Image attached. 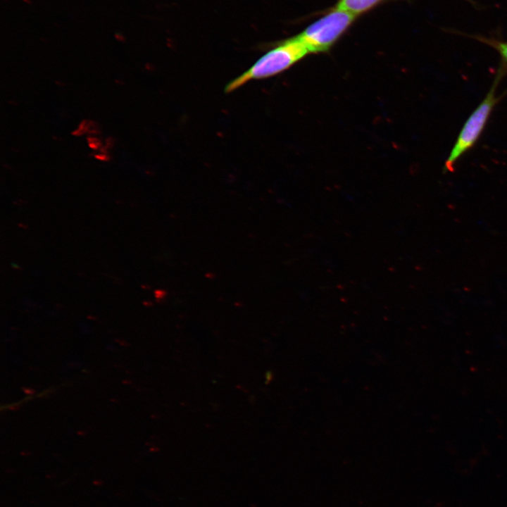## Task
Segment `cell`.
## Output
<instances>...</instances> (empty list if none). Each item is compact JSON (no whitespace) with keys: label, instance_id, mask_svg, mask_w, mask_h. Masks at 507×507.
Instances as JSON below:
<instances>
[{"label":"cell","instance_id":"cell-1","mask_svg":"<svg viewBox=\"0 0 507 507\" xmlns=\"http://www.w3.org/2000/svg\"><path fill=\"white\" fill-rule=\"evenodd\" d=\"M506 74L507 72L499 66L488 92L463 123L444 162V172H453L461 158L472 149L480 139L495 106L507 94V92L501 95L496 94L499 84Z\"/></svg>","mask_w":507,"mask_h":507},{"label":"cell","instance_id":"cell-2","mask_svg":"<svg viewBox=\"0 0 507 507\" xmlns=\"http://www.w3.org/2000/svg\"><path fill=\"white\" fill-rule=\"evenodd\" d=\"M309 53L296 37L286 39L263 55L246 71L229 82L225 92H231L248 82L276 75L290 68Z\"/></svg>","mask_w":507,"mask_h":507},{"label":"cell","instance_id":"cell-3","mask_svg":"<svg viewBox=\"0 0 507 507\" xmlns=\"http://www.w3.org/2000/svg\"><path fill=\"white\" fill-rule=\"evenodd\" d=\"M356 16L349 11L335 8L296 37L306 46L309 53L327 51Z\"/></svg>","mask_w":507,"mask_h":507},{"label":"cell","instance_id":"cell-4","mask_svg":"<svg viewBox=\"0 0 507 507\" xmlns=\"http://www.w3.org/2000/svg\"><path fill=\"white\" fill-rule=\"evenodd\" d=\"M463 35L474 39L496 51L501 58L499 65L507 72V41L482 35H468L463 33Z\"/></svg>","mask_w":507,"mask_h":507},{"label":"cell","instance_id":"cell-5","mask_svg":"<svg viewBox=\"0 0 507 507\" xmlns=\"http://www.w3.org/2000/svg\"><path fill=\"white\" fill-rule=\"evenodd\" d=\"M381 0H341L336 8L345 10L356 15L370 9Z\"/></svg>","mask_w":507,"mask_h":507},{"label":"cell","instance_id":"cell-6","mask_svg":"<svg viewBox=\"0 0 507 507\" xmlns=\"http://www.w3.org/2000/svg\"><path fill=\"white\" fill-rule=\"evenodd\" d=\"M87 142L89 147L92 150H99L103 146L101 140L96 135L89 134L87 137Z\"/></svg>","mask_w":507,"mask_h":507},{"label":"cell","instance_id":"cell-7","mask_svg":"<svg viewBox=\"0 0 507 507\" xmlns=\"http://www.w3.org/2000/svg\"><path fill=\"white\" fill-rule=\"evenodd\" d=\"M94 158H96L97 160L101 161H108L111 159V156L108 155V154L103 153L101 151L96 154L94 155Z\"/></svg>","mask_w":507,"mask_h":507},{"label":"cell","instance_id":"cell-8","mask_svg":"<svg viewBox=\"0 0 507 507\" xmlns=\"http://www.w3.org/2000/svg\"><path fill=\"white\" fill-rule=\"evenodd\" d=\"M113 143H114L113 139L112 137H108V139H106V144L104 146L109 149L112 148V146H113Z\"/></svg>","mask_w":507,"mask_h":507}]
</instances>
